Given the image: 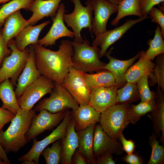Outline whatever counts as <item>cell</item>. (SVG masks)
<instances>
[{"mask_svg":"<svg viewBox=\"0 0 164 164\" xmlns=\"http://www.w3.org/2000/svg\"><path fill=\"white\" fill-rule=\"evenodd\" d=\"M32 45L34 51L36 64L41 75L54 83L62 84L73 67L72 42L63 40L56 51L38 44Z\"/></svg>","mask_w":164,"mask_h":164,"instance_id":"1","label":"cell"},{"mask_svg":"<svg viewBox=\"0 0 164 164\" xmlns=\"http://www.w3.org/2000/svg\"><path fill=\"white\" fill-rule=\"evenodd\" d=\"M36 112L20 108L11 123L5 131H0V144L6 153H17L26 145L28 141L26 134L31 126Z\"/></svg>","mask_w":164,"mask_h":164,"instance_id":"2","label":"cell"},{"mask_svg":"<svg viewBox=\"0 0 164 164\" xmlns=\"http://www.w3.org/2000/svg\"><path fill=\"white\" fill-rule=\"evenodd\" d=\"M72 44L73 67L84 73L103 70V67L106 63L100 60V49L98 47L91 46L86 39L80 43L73 41Z\"/></svg>","mask_w":164,"mask_h":164,"instance_id":"3","label":"cell"},{"mask_svg":"<svg viewBox=\"0 0 164 164\" xmlns=\"http://www.w3.org/2000/svg\"><path fill=\"white\" fill-rule=\"evenodd\" d=\"M129 104H115L101 114L99 122L103 130L110 137L118 139L120 135L130 123Z\"/></svg>","mask_w":164,"mask_h":164,"instance_id":"4","label":"cell"},{"mask_svg":"<svg viewBox=\"0 0 164 164\" xmlns=\"http://www.w3.org/2000/svg\"><path fill=\"white\" fill-rule=\"evenodd\" d=\"M74 5V9L71 13L63 15V20L67 26L71 28L74 34L73 42H81L83 39L81 31L84 28H88L92 32L93 19V9L91 0H87L86 6H83L80 0H70Z\"/></svg>","mask_w":164,"mask_h":164,"instance_id":"5","label":"cell"},{"mask_svg":"<svg viewBox=\"0 0 164 164\" xmlns=\"http://www.w3.org/2000/svg\"><path fill=\"white\" fill-rule=\"evenodd\" d=\"M54 87L50 96L40 101L34 110L39 112L46 110L52 113H57L71 109H77L79 104L62 84L54 83Z\"/></svg>","mask_w":164,"mask_h":164,"instance_id":"6","label":"cell"},{"mask_svg":"<svg viewBox=\"0 0 164 164\" xmlns=\"http://www.w3.org/2000/svg\"><path fill=\"white\" fill-rule=\"evenodd\" d=\"M7 45L11 50V52L5 59L0 68V83L10 79L11 83L14 86L27 60L29 48L27 47L23 51L19 50L13 39L9 42Z\"/></svg>","mask_w":164,"mask_h":164,"instance_id":"7","label":"cell"},{"mask_svg":"<svg viewBox=\"0 0 164 164\" xmlns=\"http://www.w3.org/2000/svg\"><path fill=\"white\" fill-rule=\"evenodd\" d=\"M72 117L71 112L68 110L63 120L52 132L41 140L37 141L36 138L32 139L33 145L29 151L19 157L18 161L33 160L39 164L40 156L43 150L49 145L61 139L65 135L67 125Z\"/></svg>","mask_w":164,"mask_h":164,"instance_id":"8","label":"cell"},{"mask_svg":"<svg viewBox=\"0 0 164 164\" xmlns=\"http://www.w3.org/2000/svg\"><path fill=\"white\" fill-rule=\"evenodd\" d=\"M54 86L53 81L41 75L25 88L17 99L20 107L28 110L32 109L42 97L51 93Z\"/></svg>","mask_w":164,"mask_h":164,"instance_id":"9","label":"cell"},{"mask_svg":"<svg viewBox=\"0 0 164 164\" xmlns=\"http://www.w3.org/2000/svg\"><path fill=\"white\" fill-rule=\"evenodd\" d=\"M62 84L79 105L89 104L91 88L82 72L73 67Z\"/></svg>","mask_w":164,"mask_h":164,"instance_id":"10","label":"cell"},{"mask_svg":"<svg viewBox=\"0 0 164 164\" xmlns=\"http://www.w3.org/2000/svg\"><path fill=\"white\" fill-rule=\"evenodd\" d=\"M67 111L54 113L46 110L40 111L38 114H36L34 116L29 128L26 134L28 142L44 131L51 130L60 124Z\"/></svg>","mask_w":164,"mask_h":164,"instance_id":"11","label":"cell"},{"mask_svg":"<svg viewBox=\"0 0 164 164\" xmlns=\"http://www.w3.org/2000/svg\"><path fill=\"white\" fill-rule=\"evenodd\" d=\"M149 18L143 16L135 19H128L119 26L96 36L92 46L100 48V58L105 56L109 47L121 38L133 26Z\"/></svg>","mask_w":164,"mask_h":164,"instance_id":"12","label":"cell"},{"mask_svg":"<svg viewBox=\"0 0 164 164\" xmlns=\"http://www.w3.org/2000/svg\"><path fill=\"white\" fill-rule=\"evenodd\" d=\"M94 16L92 32L95 36L106 32L108 22L112 14L117 12L118 4L109 0H91Z\"/></svg>","mask_w":164,"mask_h":164,"instance_id":"13","label":"cell"},{"mask_svg":"<svg viewBox=\"0 0 164 164\" xmlns=\"http://www.w3.org/2000/svg\"><path fill=\"white\" fill-rule=\"evenodd\" d=\"M93 151L94 157L96 159L108 153L120 155L123 151L118 139H113L109 136L99 124H96L94 128Z\"/></svg>","mask_w":164,"mask_h":164,"instance_id":"14","label":"cell"},{"mask_svg":"<svg viewBox=\"0 0 164 164\" xmlns=\"http://www.w3.org/2000/svg\"><path fill=\"white\" fill-rule=\"evenodd\" d=\"M66 10L63 3L60 5L55 16L52 19L53 24L48 32L42 38L39 40L38 44L41 46H52L55 45L59 39L64 37L74 38L73 31L70 30L64 22L63 15Z\"/></svg>","mask_w":164,"mask_h":164,"instance_id":"15","label":"cell"},{"mask_svg":"<svg viewBox=\"0 0 164 164\" xmlns=\"http://www.w3.org/2000/svg\"><path fill=\"white\" fill-rule=\"evenodd\" d=\"M116 85L91 88L89 104L97 111L102 113L116 104Z\"/></svg>","mask_w":164,"mask_h":164,"instance_id":"16","label":"cell"},{"mask_svg":"<svg viewBox=\"0 0 164 164\" xmlns=\"http://www.w3.org/2000/svg\"><path fill=\"white\" fill-rule=\"evenodd\" d=\"M29 54L26 65L17 80L15 93L17 99L25 88L41 75L36 66L35 52L32 45L29 46Z\"/></svg>","mask_w":164,"mask_h":164,"instance_id":"17","label":"cell"},{"mask_svg":"<svg viewBox=\"0 0 164 164\" xmlns=\"http://www.w3.org/2000/svg\"><path fill=\"white\" fill-rule=\"evenodd\" d=\"M112 49L107 52L105 55L109 60V62L103 67V70L111 72L114 76L116 85L118 88L123 86L126 83L125 75L129 67L135 61L139 58L140 52L133 57L125 60L118 59L111 55Z\"/></svg>","mask_w":164,"mask_h":164,"instance_id":"18","label":"cell"},{"mask_svg":"<svg viewBox=\"0 0 164 164\" xmlns=\"http://www.w3.org/2000/svg\"><path fill=\"white\" fill-rule=\"evenodd\" d=\"M61 141L62 150L60 163L71 164L73 155L78 145L77 133L72 117L67 125L66 133Z\"/></svg>","mask_w":164,"mask_h":164,"instance_id":"19","label":"cell"},{"mask_svg":"<svg viewBox=\"0 0 164 164\" xmlns=\"http://www.w3.org/2000/svg\"><path fill=\"white\" fill-rule=\"evenodd\" d=\"M71 113L77 132L99 122L101 114L89 104L80 105Z\"/></svg>","mask_w":164,"mask_h":164,"instance_id":"20","label":"cell"},{"mask_svg":"<svg viewBox=\"0 0 164 164\" xmlns=\"http://www.w3.org/2000/svg\"><path fill=\"white\" fill-rule=\"evenodd\" d=\"M62 0H35L30 11L32 13L27 20L29 25H34L45 17L52 19L56 15Z\"/></svg>","mask_w":164,"mask_h":164,"instance_id":"21","label":"cell"},{"mask_svg":"<svg viewBox=\"0 0 164 164\" xmlns=\"http://www.w3.org/2000/svg\"><path fill=\"white\" fill-rule=\"evenodd\" d=\"M155 63L149 59L145 51L140 52L138 60L128 69L125 75L126 82L136 84L142 77L145 75L148 76L153 70Z\"/></svg>","mask_w":164,"mask_h":164,"instance_id":"22","label":"cell"},{"mask_svg":"<svg viewBox=\"0 0 164 164\" xmlns=\"http://www.w3.org/2000/svg\"><path fill=\"white\" fill-rule=\"evenodd\" d=\"M4 24L1 31L3 38L7 45L29 25L27 20L22 16L20 10L9 15L5 19Z\"/></svg>","mask_w":164,"mask_h":164,"instance_id":"23","label":"cell"},{"mask_svg":"<svg viewBox=\"0 0 164 164\" xmlns=\"http://www.w3.org/2000/svg\"><path fill=\"white\" fill-rule=\"evenodd\" d=\"M50 23L48 20L36 26L29 25L25 27L15 37L14 40L17 48L23 51L28 46L38 44L40 32Z\"/></svg>","mask_w":164,"mask_h":164,"instance_id":"24","label":"cell"},{"mask_svg":"<svg viewBox=\"0 0 164 164\" xmlns=\"http://www.w3.org/2000/svg\"><path fill=\"white\" fill-rule=\"evenodd\" d=\"M155 105L150 115L152 120L153 130L156 137L159 136L162 133L161 141L164 142V96L163 91L158 86L157 87Z\"/></svg>","mask_w":164,"mask_h":164,"instance_id":"25","label":"cell"},{"mask_svg":"<svg viewBox=\"0 0 164 164\" xmlns=\"http://www.w3.org/2000/svg\"><path fill=\"white\" fill-rule=\"evenodd\" d=\"M96 124L92 125L77 132L78 145L77 150L86 157L90 164H95L96 159L93 151L94 135Z\"/></svg>","mask_w":164,"mask_h":164,"instance_id":"26","label":"cell"},{"mask_svg":"<svg viewBox=\"0 0 164 164\" xmlns=\"http://www.w3.org/2000/svg\"><path fill=\"white\" fill-rule=\"evenodd\" d=\"M0 99L2 103V108L11 111L15 115L21 108L13 85L9 79L0 83Z\"/></svg>","mask_w":164,"mask_h":164,"instance_id":"27","label":"cell"},{"mask_svg":"<svg viewBox=\"0 0 164 164\" xmlns=\"http://www.w3.org/2000/svg\"><path fill=\"white\" fill-rule=\"evenodd\" d=\"M82 73L85 81L91 88L116 85L114 76L108 70H103L93 74Z\"/></svg>","mask_w":164,"mask_h":164,"instance_id":"28","label":"cell"},{"mask_svg":"<svg viewBox=\"0 0 164 164\" xmlns=\"http://www.w3.org/2000/svg\"><path fill=\"white\" fill-rule=\"evenodd\" d=\"M117 14L111 24L116 26L123 18L129 15L143 17L141 11L139 0H121L118 4Z\"/></svg>","mask_w":164,"mask_h":164,"instance_id":"29","label":"cell"},{"mask_svg":"<svg viewBox=\"0 0 164 164\" xmlns=\"http://www.w3.org/2000/svg\"><path fill=\"white\" fill-rule=\"evenodd\" d=\"M140 99L136 84L126 82L117 90L116 104H129Z\"/></svg>","mask_w":164,"mask_h":164,"instance_id":"30","label":"cell"},{"mask_svg":"<svg viewBox=\"0 0 164 164\" xmlns=\"http://www.w3.org/2000/svg\"><path fill=\"white\" fill-rule=\"evenodd\" d=\"M35 0H11L0 8V26L3 25L6 17L12 13L24 9L30 11Z\"/></svg>","mask_w":164,"mask_h":164,"instance_id":"31","label":"cell"},{"mask_svg":"<svg viewBox=\"0 0 164 164\" xmlns=\"http://www.w3.org/2000/svg\"><path fill=\"white\" fill-rule=\"evenodd\" d=\"M164 38L162 36L159 26L157 25L153 39L149 40L148 49L145 51L147 58L152 61L158 55L164 53Z\"/></svg>","mask_w":164,"mask_h":164,"instance_id":"32","label":"cell"},{"mask_svg":"<svg viewBox=\"0 0 164 164\" xmlns=\"http://www.w3.org/2000/svg\"><path fill=\"white\" fill-rule=\"evenodd\" d=\"M155 105V99L147 102L141 101L136 105L129 104L128 112L130 123L135 125L142 117L151 112Z\"/></svg>","mask_w":164,"mask_h":164,"instance_id":"33","label":"cell"},{"mask_svg":"<svg viewBox=\"0 0 164 164\" xmlns=\"http://www.w3.org/2000/svg\"><path fill=\"white\" fill-rule=\"evenodd\" d=\"M149 84L154 86L157 84L161 89L164 91V55L162 54L156 57V63L153 71L148 76Z\"/></svg>","mask_w":164,"mask_h":164,"instance_id":"34","label":"cell"},{"mask_svg":"<svg viewBox=\"0 0 164 164\" xmlns=\"http://www.w3.org/2000/svg\"><path fill=\"white\" fill-rule=\"evenodd\" d=\"M156 137L153 133L149 138V143L152 151L148 164H163L164 163V148L159 145Z\"/></svg>","mask_w":164,"mask_h":164,"instance_id":"35","label":"cell"},{"mask_svg":"<svg viewBox=\"0 0 164 164\" xmlns=\"http://www.w3.org/2000/svg\"><path fill=\"white\" fill-rule=\"evenodd\" d=\"M62 147L61 139L53 143L50 147H46L41 155L44 158L47 164H59L61 159Z\"/></svg>","mask_w":164,"mask_h":164,"instance_id":"36","label":"cell"},{"mask_svg":"<svg viewBox=\"0 0 164 164\" xmlns=\"http://www.w3.org/2000/svg\"><path fill=\"white\" fill-rule=\"evenodd\" d=\"M136 84L141 101L147 102L155 99L156 93L151 91L149 87L148 76L142 77Z\"/></svg>","mask_w":164,"mask_h":164,"instance_id":"37","label":"cell"},{"mask_svg":"<svg viewBox=\"0 0 164 164\" xmlns=\"http://www.w3.org/2000/svg\"><path fill=\"white\" fill-rule=\"evenodd\" d=\"M149 17L152 22L157 23L161 28V34L164 38V11L154 6L149 11Z\"/></svg>","mask_w":164,"mask_h":164,"instance_id":"38","label":"cell"},{"mask_svg":"<svg viewBox=\"0 0 164 164\" xmlns=\"http://www.w3.org/2000/svg\"><path fill=\"white\" fill-rule=\"evenodd\" d=\"M140 9L143 16L149 17V11L156 5L164 2V0H139Z\"/></svg>","mask_w":164,"mask_h":164,"instance_id":"39","label":"cell"},{"mask_svg":"<svg viewBox=\"0 0 164 164\" xmlns=\"http://www.w3.org/2000/svg\"><path fill=\"white\" fill-rule=\"evenodd\" d=\"M118 139L121 144L123 151L127 154H131L134 152L136 146L132 139L127 140L122 133L120 135Z\"/></svg>","mask_w":164,"mask_h":164,"instance_id":"40","label":"cell"},{"mask_svg":"<svg viewBox=\"0 0 164 164\" xmlns=\"http://www.w3.org/2000/svg\"><path fill=\"white\" fill-rule=\"evenodd\" d=\"M15 115L11 111L0 108V131L4 126L11 121Z\"/></svg>","mask_w":164,"mask_h":164,"instance_id":"41","label":"cell"},{"mask_svg":"<svg viewBox=\"0 0 164 164\" xmlns=\"http://www.w3.org/2000/svg\"><path fill=\"white\" fill-rule=\"evenodd\" d=\"M121 160L129 164H143L145 162L141 156L134 152L125 155L121 158Z\"/></svg>","mask_w":164,"mask_h":164,"instance_id":"42","label":"cell"},{"mask_svg":"<svg viewBox=\"0 0 164 164\" xmlns=\"http://www.w3.org/2000/svg\"><path fill=\"white\" fill-rule=\"evenodd\" d=\"M71 164H90V163L86 157L77 149L73 155Z\"/></svg>","mask_w":164,"mask_h":164,"instance_id":"43","label":"cell"},{"mask_svg":"<svg viewBox=\"0 0 164 164\" xmlns=\"http://www.w3.org/2000/svg\"><path fill=\"white\" fill-rule=\"evenodd\" d=\"M11 50L8 48V45L5 43L0 30V63L4 58L8 54H10Z\"/></svg>","mask_w":164,"mask_h":164,"instance_id":"44","label":"cell"},{"mask_svg":"<svg viewBox=\"0 0 164 164\" xmlns=\"http://www.w3.org/2000/svg\"><path fill=\"white\" fill-rule=\"evenodd\" d=\"M112 154L108 153L96 159L95 164H115Z\"/></svg>","mask_w":164,"mask_h":164,"instance_id":"45","label":"cell"},{"mask_svg":"<svg viewBox=\"0 0 164 164\" xmlns=\"http://www.w3.org/2000/svg\"><path fill=\"white\" fill-rule=\"evenodd\" d=\"M0 157L6 163L10 164V161L9 159L7 153L0 144Z\"/></svg>","mask_w":164,"mask_h":164,"instance_id":"46","label":"cell"},{"mask_svg":"<svg viewBox=\"0 0 164 164\" xmlns=\"http://www.w3.org/2000/svg\"><path fill=\"white\" fill-rule=\"evenodd\" d=\"M22 164H36V162L33 160H25L22 162Z\"/></svg>","mask_w":164,"mask_h":164,"instance_id":"47","label":"cell"},{"mask_svg":"<svg viewBox=\"0 0 164 164\" xmlns=\"http://www.w3.org/2000/svg\"><path fill=\"white\" fill-rule=\"evenodd\" d=\"M10 0H0V4L7 3Z\"/></svg>","mask_w":164,"mask_h":164,"instance_id":"48","label":"cell"},{"mask_svg":"<svg viewBox=\"0 0 164 164\" xmlns=\"http://www.w3.org/2000/svg\"><path fill=\"white\" fill-rule=\"evenodd\" d=\"M110 1L115 3H116L117 4H118L121 1V0H109Z\"/></svg>","mask_w":164,"mask_h":164,"instance_id":"49","label":"cell"},{"mask_svg":"<svg viewBox=\"0 0 164 164\" xmlns=\"http://www.w3.org/2000/svg\"><path fill=\"white\" fill-rule=\"evenodd\" d=\"M0 164H6V163L0 157Z\"/></svg>","mask_w":164,"mask_h":164,"instance_id":"50","label":"cell"},{"mask_svg":"<svg viewBox=\"0 0 164 164\" xmlns=\"http://www.w3.org/2000/svg\"><path fill=\"white\" fill-rule=\"evenodd\" d=\"M1 6H0V8H1Z\"/></svg>","mask_w":164,"mask_h":164,"instance_id":"51","label":"cell"},{"mask_svg":"<svg viewBox=\"0 0 164 164\" xmlns=\"http://www.w3.org/2000/svg\"></svg>","mask_w":164,"mask_h":164,"instance_id":"52","label":"cell"}]
</instances>
